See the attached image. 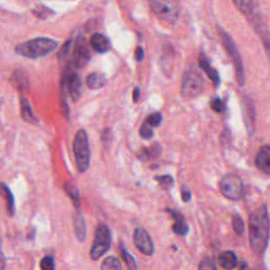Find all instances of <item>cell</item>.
Segmentation results:
<instances>
[{"instance_id":"1","label":"cell","mask_w":270,"mask_h":270,"mask_svg":"<svg viewBox=\"0 0 270 270\" xmlns=\"http://www.w3.org/2000/svg\"><path fill=\"white\" fill-rule=\"evenodd\" d=\"M270 233V221L267 208L262 206L249 217V240L253 251L263 254L267 245Z\"/></svg>"},{"instance_id":"2","label":"cell","mask_w":270,"mask_h":270,"mask_svg":"<svg viewBox=\"0 0 270 270\" xmlns=\"http://www.w3.org/2000/svg\"><path fill=\"white\" fill-rule=\"evenodd\" d=\"M57 47L58 43L56 41L47 37H38L20 44L16 47L15 51L20 56L36 59L52 53Z\"/></svg>"},{"instance_id":"3","label":"cell","mask_w":270,"mask_h":270,"mask_svg":"<svg viewBox=\"0 0 270 270\" xmlns=\"http://www.w3.org/2000/svg\"><path fill=\"white\" fill-rule=\"evenodd\" d=\"M73 151H74L77 169H79L81 173L86 172L90 166L91 152H90L88 134L85 130L82 129L76 133L73 143Z\"/></svg>"},{"instance_id":"4","label":"cell","mask_w":270,"mask_h":270,"mask_svg":"<svg viewBox=\"0 0 270 270\" xmlns=\"http://www.w3.org/2000/svg\"><path fill=\"white\" fill-rule=\"evenodd\" d=\"M204 85L205 82L200 72L195 68L188 69L184 73L182 81L181 92L183 98L186 100L197 98L199 95L202 94L204 90Z\"/></svg>"},{"instance_id":"5","label":"cell","mask_w":270,"mask_h":270,"mask_svg":"<svg viewBox=\"0 0 270 270\" xmlns=\"http://www.w3.org/2000/svg\"><path fill=\"white\" fill-rule=\"evenodd\" d=\"M218 31H220V36H221L223 46L227 51V54L231 58V61H233L234 63L236 75H237V81L240 86H243L244 83H245V73H244V66L242 62V57L239 53V50L235 42L233 41V38L229 36L227 32H225L222 29H220Z\"/></svg>"},{"instance_id":"6","label":"cell","mask_w":270,"mask_h":270,"mask_svg":"<svg viewBox=\"0 0 270 270\" xmlns=\"http://www.w3.org/2000/svg\"><path fill=\"white\" fill-rule=\"evenodd\" d=\"M111 246V233L110 229L107 227L105 224H99L95 237H94V242L91 248V259L92 260H98L104 255Z\"/></svg>"},{"instance_id":"7","label":"cell","mask_w":270,"mask_h":270,"mask_svg":"<svg viewBox=\"0 0 270 270\" xmlns=\"http://www.w3.org/2000/svg\"><path fill=\"white\" fill-rule=\"evenodd\" d=\"M220 190L225 198L238 201L243 196L244 186L239 176L235 174H227L221 179Z\"/></svg>"},{"instance_id":"8","label":"cell","mask_w":270,"mask_h":270,"mask_svg":"<svg viewBox=\"0 0 270 270\" xmlns=\"http://www.w3.org/2000/svg\"><path fill=\"white\" fill-rule=\"evenodd\" d=\"M82 89H83V83L80 75L71 72L68 70L62 76L61 80V93L62 96H65L66 92H68L74 102L79 101V99L82 96Z\"/></svg>"},{"instance_id":"9","label":"cell","mask_w":270,"mask_h":270,"mask_svg":"<svg viewBox=\"0 0 270 270\" xmlns=\"http://www.w3.org/2000/svg\"><path fill=\"white\" fill-rule=\"evenodd\" d=\"M151 10L154 14L160 18L174 23L178 17V12L176 8L170 4L168 0H149Z\"/></svg>"},{"instance_id":"10","label":"cell","mask_w":270,"mask_h":270,"mask_svg":"<svg viewBox=\"0 0 270 270\" xmlns=\"http://www.w3.org/2000/svg\"><path fill=\"white\" fill-rule=\"evenodd\" d=\"M90 59H91V53H90V49L86 38L80 36L75 41L74 51L72 56V65L75 68H84L86 67Z\"/></svg>"},{"instance_id":"11","label":"cell","mask_w":270,"mask_h":270,"mask_svg":"<svg viewBox=\"0 0 270 270\" xmlns=\"http://www.w3.org/2000/svg\"><path fill=\"white\" fill-rule=\"evenodd\" d=\"M134 244L136 248L146 255H152L154 253V244L149 234L144 228H137L133 236Z\"/></svg>"},{"instance_id":"12","label":"cell","mask_w":270,"mask_h":270,"mask_svg":"<svg viewBox=\"0 0 270 270\" xmlns=\"http://www.w3.org/2000/svg\"><path fill=\"white\" fill-rule=\"evenodd\" d=\"M255 165L263 173L270 174V146H263L255 158Z\"/></svg>"},{"instance_id":"13","label":"cell","mask_w":270,"mask_h":270,"mask_svg":"<svg viewBox=\"0 0 270 270\" xmlns=\"http://www.w3.org/2000/svg\"><path fill=\"white\" fill-rule=\"evenodd\" d=\"M199 65H200V68L208 75V77L212 81V83L215 87L220 85V75H218V73L215 69H213L211 67L209 60L207 59V57H206V55L204 53H201L199 56Z\"/></svg>"},{"instance_id":"14","label":"cell","mask_w":270,"mask_h":270,"mask_svg":"<svg viewBox=\"0 0 270 270\" xmlns=\"http://www.w3.org/2000/svg\"><path fill=\"white\" fill-rule=\"evenodd\" d=\"M167 211H168L171 215H172V218L174 220V224L172 226V229L174 233L178 236H186L188 234V230H189V227L185 221L184 216L177 212V211H174L172 209H167Z\"/></svg>"},{"instance_id":"15","label":"cell","mask_w":270,"mask_h":270,"mask_svg":"<svg viewBox=\"0 0 270 270\" xmlns=\"http://www.w3.org/2000/svg\"><path fill=\"white\" fill-rule=\"evenodd\" d=\"M91 46L97 53H101V54L107 53L111 48L110 41L105 35L99 34V33H96L91 37Z\"/></svg>"},{"instance_id":"16","label":"cell","mask_w":270,"mask_h":270,"mask_svg":"<svg viewBox=\"0 0 270 270\" xmlns=\"http://www.w3.org/2000/svg\"><path fill=\"white\" fill-rule=\"evenodd\" d=\"M73 224H74V230L75 236L79 239L80 242H84L87 239V227L85 218L82 215L81 212H76L73 216Z\"/></svg>"},{"instance_id":"17","label":"cell","mask_w":270,"mask_h":270,"mask_svg":"<svg viewBox=\"0 0 270 270\" xmlns=\"http://www.w3.org/2000/svg\"><path fill=\"white\" fill-rule=\"evenodd\" d=\"M20 106H21V118L24 122H27L31 125H37L38 119L35 117V114L31 108L29 100L21 96L20 97Z\"/></svg>"},{"instance_id":"18","label":"cell","mask_w":270,"mask_h":270,"mask_svg":"<svg viewBox=\"0 0 270 270\" xmlns=\"http://www.w3.org/2000/svg\"><path fill=\"white\" fill-rule=\"evenodd\" d=\"M218 263L225 270H233L238 266V258L233 251H224L218 255Z\"/></svg>"},{"instance_id":"19","label":"cell","mask_w":270,"mask_h":270,"mask_svg":"<svg viewBox=\"0 0 270 270\" xmlns=\"http://www.w3.org/2000/svg\"><path fill=\"white\" fill-rule=\"evenodd\" d=\"M107 83V80L104 74L98 73V72H94L89 74V76L87 77L86 80V84L90 89H93V90H97L104 87Z\"/></svg>"},{"instance_id":"20","label":"cell","mask_w":270,"mask_h":270,"mask_svg":"<svg viewBox=\"0 0 270 270\" xmlns=\"http://www.w3.org/2000/svg\"><path fill=\"white\" fill-rule=\"evenodd\" d=\"M162 152V147L156 144L149 148H143L138 153V159L141 161H149L151 159L157 158L159 154Z\"/></svg>"},{"instance_id":"21","label":"cell","mask_w":270,"mask_h":270,"mask_svg":"<svg viewBox=\"0 0 270 270\" xmlns=\"http://www.w3.org/2000/svg\"><path fill=\"white\" fill-rule=\"evenodd\" d=\"M2 188H3V192L6 197V201H7V208H8V212L10 214V216H13L15 213V202H14V197H13L12 192L10 190V188L3 183L2 184Z\"/></svg>"},{"instance_id":"22","label":"cell","mask_w":270,"mask_h":270,"mask_svg":"<svg viewBox=\"0 0 270 270\" xmlns=\"http://www.w3.org/2000/svg\"><path fill=\"white\" fill-rule=\"evenodd\" d=\"M236 7L245 15H251L254 10V0H234Z\"/></svg>"},{"instance_id":"23","label":"cell","mask_w":270,"mask_h":270,"mask_svg":"<svg viewBox=\"0 0 270 270\" xmlns=\"http://www.w3.org/2000/svg\"><path fill=\"white\" fill-rule=\"evenodd\" d=\"M101 270H123L121 261L117 256H108L101 264Z\"/></svg>"},{"instance_id":"24","label":"cell","mask_w":270,"mask_h":270,"mask_svg":"<svg viewBox=\"0 0 270 270\" xmlns=\"http://www.w3.org/2000/svg\"><path fill=\"white\" fill-rule=\"evenodd\" d=\"M65 190L66 194L69 196V198L73 201L75 206L77 208L81 207V197H80V191L73 184L71 183H66L65 184Z\"/></svg>"},{"instance_id":"25","label":"cell","mask_w":270,"mask_h":270,"mask_svg":"<svg viewBox=\"0 0 270 270\" xmlns=\"http://www.w3.org/2000/svg\"><path fill=\"white\" fill-rule=\"evenodd\" d=\"M12 81L14 82V84L17 86V88L19 89H24L28 85V79H27V75L24 74L23 71L20 70H16L15 73L13 74L12 76Z\"/></svg>"},{"instance_id":"26","label":"cell","mask_w":270,"mask_h":270,"mask_svg":"<svg viewBox=\"0 0 270 270\" xmlns=\"http://www.w3.org/2000/svg\"><path fill=\"white\" fill-rule=\"evenodd\" d=\"M121 253H122L123 259L126 262L128 268H129V270H137V266H136V262H135L134 258L123 246H121Z\"/></svg>"},{"instance_id":"27","label":"cell","mask_w":270,"mask_h":270,"mask_svg":"<svg viewBox=\"0 0 270 270\" xmlns=\"http://www.w3.org/2000/svg\"><path fill=\"white\" fill-rule=\"evenodd\" d=\"M233 227L238 236L244 235V231H245V225H244V222L241 218V216L235 215L233 217Z\"/></svg>"},{"instance_id":"28","label":"cell","mask_w":270,"mask_h":270,"mask_svg":"<svg viewBox=\"0 0 270 270\" xmlns=\"http://www.w3.org/2000/svg\"><path fill=\"white\" fill-rule=\"evenodd\" d=\"M139 135L145 138V139H150L153 137L154 133H153V130H152V127L148 124V123H144L143 125H141L140 129H139Z\"/></svg>"},{"instance_id":"29","label":"cell","mask_w":270,"mask_h":270,"mask_svg":"<svg viewBox=\"0 0 270 270\" xmlns=\"http://www.w3.org/2000/svg\"><path fill=\"white\" fill-rule=\"evenodd\" d=\"M42 270H55V263L53 256L47 255L41 261Z\"/></svg>"},{"instance_id":"30","label":"cell","mask_w":270,"mask_h":270,"mask_svg":"<svg viewBox=\"0 0 270 270\" xmlns=\"http://www.w3.org/2000/svg\"><path fill=\"white\" fill-rule=\"evenodd\" d=\"M162 120H163L162 114L160 112H157L149 115L146 120V123H148L151 127H159L162 123Z\"/></svg>"},{"instance_id":"31","label":"cell","mask_w":270,"mask_h":270,"mask_svg":"<svg viewBox=\"0 0 270 270\" xmlns=\"http://www.w3.org/2000/svg\"><path fill=\"white\" fill-rule=\"evenodd\" d=\"M156 179L160 183V185L163 188L168 189L173 185V178L170 175H161V176H156Z\"/></svg>"},{"instance_id":"32","label":"cell","mask_w":270,"mask_h":270,"mask_svg":"<svg viewBox=\"0 0 270 270\" xmlns=\"http://www.w3.org/2000/svg\"><path fill=\"white\" fill-rule=\"evenodd\" d=\"M199 270H217V268L212 260L204 259L199 266Z\"/></svg>"},{"instance_id":"33","label":"cell","mask_w":270,"mask_h":270,"mask_svg":"<svg viewBox=\"0 0 270 270\" xmlns=\"http://www.w3.org/2000/svg\"><path fill=\"white\" fill-rule=\"evenodd\" d=\"M210 106H211L212 110L217 112V113H222L224 111V108H225L223 101L220 98H213L210 102Z\"/></svg>"},{"instance_id":"34","label":"cell","mask_w":270,"mask_h":270,"mask_svg":"<svg viewBox=\"0 0 270 270\" xmlns=\"http://www.w3.org/2000/svg\"><path fill=\"white\" fill-rule=\"evenodd\" d=\"M70 47H71V41H68V42L65 44V46H63V47L61 48V50L59 51V54H58V58H59V59L63 60V59L66 58V56H67L68 53H69Z\"/></svg>"},{"instance_id":"35","label":"cell","mask_w":270,"mask_h":270,"mask_svg":"<svg viewBox=\"0 0 270 270\" xmlns=\"http://www.w3.org/2000/svg\"><path fill=\"white\" fill-rule=\"evenodd\" d=\"M145 56V52H144V49L141 47H137L135 50V59L137 61H141L144 59Z\"/></svg>"},{"instance_id":"36","label":"cell","mask_w":270,"mask_h":270,"mask_svg":"<svg viewBox=\"0 0 270 270\" xmlns=\"http://www.w3.org/2000/svg\"><path fill=\"white\" fill-rule=\"evenodd\" d=\"M182 199L184 202H189L191 199L190 191L185 187H183V190H182Z\"/></svg>"},{"instance_id":"37","label":"cell","mask_w":270,"mask_h":270,"mask_svg":"<svg viewBox=\"0 0 270 270\" xmlns=\"http://www.w3.org/2000/svg\"><path fill=\"white\" fill-rule=\"evenodd\" d=\"M139 95H140V90L138 87H136L133 91V100L137 101L139 99Z\"/></svg>"},{"instance_id":"38","label":"cell","mask_w":270,"mask_h":270,"mask_svg":"<svg viewBox=\"0 0 270 270\" xmlns=\"http://www.w3.org/2000/svg\"><path fill=\"white\" fill-rule=\"evenodd\" d=\"M239 270H250V269H249L248 264L246 262L243 261V262H241V264L239 266Z\"/></svg>"}]
</instances>
